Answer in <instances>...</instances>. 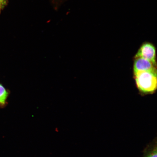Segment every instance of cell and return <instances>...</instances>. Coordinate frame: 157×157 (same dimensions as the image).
Masks as SVG:
<instances>
[{"label": "cell", "mask_w": 157, "mask_h": 157, "mask_svg": "<svg viewBox=\"0 0 157 157\" xmlns=\"http://www.w3.org/2000/svg\"><path fill=\"white\" fill-rule=\"evenodd\" d=\"M137 89L141 95H151L157 88V72L140 71L133 75Z\"/></svg>", "instance_id": "6da1fadb"}, {"label": "cell", "mask_w": 157, "mask_h": 157, "mask_svg": "<svg viewBox=\"0 0 157 157\" xmlns=\"http://www.w3.org/2000/svg\"><path fill=\"white\" fill-rule=\"evenodd\" d=\"M144 58L157 64L155 46L150 42L143 43L135 55L134 58Z\"/></svg>", "instance_id": "7a4b0ae2"}, {"label": "cell", "mask_w": 157, "mask_h": 157, "mask_svg": "<svg viewBox=\"0 0 157 157\" xmlns=\"http://www.w3.org/2000/svg\"><path fill=\"white\" fill-rule=\"evenodd\" d=\"M157 64L150 61L141 58H133V75L140 71L157 72Z\"/></svg>", "instance_id": "3957f363"}, {"label": "cell", "mask_w": 157, "mask_h": 157, "mask_svg": "<svg viewBox=\"0 0 157 157\" xmlns=\"http://www.w3.org/2000/svg\"><path fill=\"white\" fill-rule=\"evenodd\" d=\"M157 139L155 137L149 143L143 151L142 157H157Z\"/></svg>", "instance_id": "277c9868"}, {"label": "cell", "mask_w": 157, "mask_h": 157, "mask_svg": "<svg viewBox=\"0 0 157 157\" xmlns=\"http://www.w3.org/2000/svg\"><path fill=\"white\" fill-rule=\"evenodd\" d=\"M8 93L5 88L0 84V104H4L7 99Z\"/></svg>", "instance_id": "5b68a950"}, {"label": "cell", "mask_w": 157, "mask_h": 157, "mask_svg": "<svg viewBox=\"0 0 157 157\" xmlns=\"http://www.w3.org/2000/svg\"><path fill=\"white\" fill-rule=\"evenodd\" d=\"M7 0H0V12L5 7L7 3Z\"/></svg>", "instance_id": "8992f818"}]
</instances>
